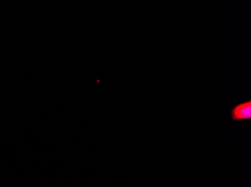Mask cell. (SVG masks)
<instances>
[{
    "label": "cell",
    "instance_id": "1",
    "mask_svg": "<svg viewBox=\"0 0 251 187\" xmlns=\"http://www.w3.org/2000/svg\"><path fill=\"white\" fill-rule=\"evenodd\" d=\"M231 117L233 121L249 120L251 119V101L238 104L231 110Z\"/></svg>",
    "mask_w": 251,
    "mask_h": 187
}]
</instances>
